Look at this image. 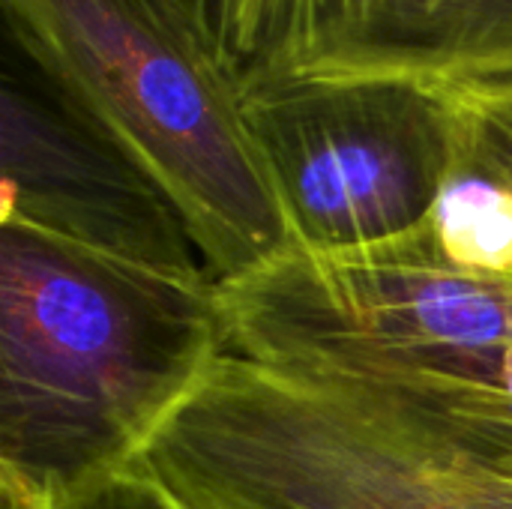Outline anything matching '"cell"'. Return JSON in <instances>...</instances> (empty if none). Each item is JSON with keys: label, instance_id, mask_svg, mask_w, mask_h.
I'll return each mask as SVG.
<instances>
[{"label": "cell", "instance_id": "cell-1", "mask_svg": "<svg viewBox=\"0 0 512 509\" xmlns=\"http://www.w3.org/2000/svg\"><path fill=\"white\" fill-rule=\"evenodd\" d=\"M228 348L210 273L0 222V471L42 495L138 462Z\"/></svg>", "mask_w": 512, "mask_h": 509}, {"label": "cell", "instance_id": "cell-4", "mask_svg": "<svg viewBox=\"0 0 512 509\" xmlns=\"http://www.w3.org/2000/svg\"><path fill=\"white\" fill-rule=\"evenodd\" d=\"M243 111L297 252L351 258L426 243L462 153L453 87L246 72Z\"/></svg>", "mask_w": 512, "mask_h": 509}, {"label": "cell", "instance_id": "cell-11", "mask_svg": "<svg viewBox=\"0 0 512 509\" xmlns=\"http://www.w3.org/2000/svg\"><path fill=\"white\" fill-rule=\"evenodd\" d=\"M195 6L243 75L261 66L273 30L276 0H195Z\"/></svg>", "mask_w": 512, "mask_h": 509}, {"label": "cell", "instance_id": "cell-2", "mask_svg": "<svg viewBox=\"0 0 512 509\" xmlns=\"http://www.w3.org/2000/svg\"><path fill=\"white\" fill-rule=\"evenodd\" d=\"M33 69L174 201L216 282L297 252L243 111V69L195 0H3Z\"/></svg>", "mask_w": 512, "mask_h": 509}, {"label": "cell", "instance_id": "cell-6", "mask_svg": "<svg viewBox=\"0 0 512 509\" xmlns=\"http://www.w3.org/2000/svg\"><path fill=\"white\" fill-rule=\"evenodd\" d=\"M252 72L393 75L444 87L512 78V0H276Z\"/></svg>", "mask_w": 512, "mask_h": 509}, {"label": "cell", "instance_id": "cell-8", "mask_svg": "<svg viewBox=\"0 0 512 509\" xmlns=\"http://www.w3.org/2000/svg\"><path fill=\"white\" fill-rule=\"evenodd\" d=\"M426 249L459 273L512 279V189L465 150L438 198Z\"/></svg>", "mask_w": 512, "mask_h": 509}, {"label": "cell", "instance_id": "cell-10", "mask_svg": "<svg viewBox=\"0 0 512 509\" xmlns=\"http://www.w3.org/2000/svg\"><path fill=\"white\" fill-rule=\"evenodd\" d=\"M48 509H198L141 459L48 498Z\"/></svg>", "mask_w": 512, "mask_h": 509}, {"label": "cell", "instance_id": "cell-3", "mask_svg": "<svg viewBox=\"0 0 512 509\" xmlns=\"http://www.w3.org/2000/svg\"><path fill=\"white\" fill-rule=\"evenodd\" d=\"M141 462L198 509H486L351 393L225 354Z\"/></svg>", "mask_w": 512, "mask_h": 509}, {"label": "cell", "instance_id": "cell-7", "mask_svg": "<svg viewBox=\"0 0 512 509\" xmlns=\"http://www.w3.org/2000/svg\"><path fill=\"white\" fill-rule=\"evenodd\" d=\"M390 426L462 468L512 483V396L420 384H339Z\"/></svg>", "mask_w": 512, "mask_h": 509}, {"label": "cell", "instance_id": "cell-9", "mask_svg": "<svg viewBox=\"0 0 512 509\" xmlns=\"http://www.w3.org/2000/svg\"><path fill=\"white\" fill-rule=\"evenodd\" d=\"M453 93L462 120V150L512 189V78L453 87Z\"/></svg>", "mask_w": 512, "mask_h": 509}, {"label": "cell", "instance_id": "cell-12", "mask_svg": "<svg viewBox=\"0 0 512 509\" xmlns=\"http://www.w3.org/2000/svg\"><path fill=\"white\" fill-rule=\"evenodd\" d=\"M0 509H48V495L33 489L27 480L0 471Z\"/></svg>", "mask_w": 512, "mask_h": 509}, {"label": "cell", "instance_id": "cell-5", "mask_svg": "<svg viewBox=\"0 0 512 509\" xmlns=\"http://www.w3.org/2000/svg\"><path fill=\"white\" fill-rule=\"evenodd\" d=\"M3 210L78 246L174 273H207L165 189L84 111L39 81L3 78Z\"/></svg>", "mask_w": 512, "mask_h": 509}]
</instances>
